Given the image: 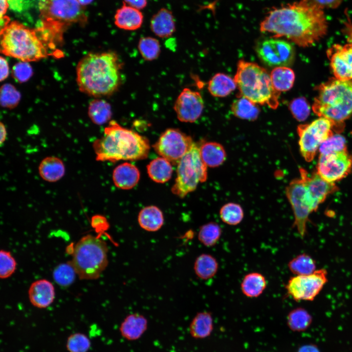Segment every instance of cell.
Segmentation results:
<instances>
[{
    "label": "cell",
    "mask_w": 352,
    "mask_h": 352,
    "mask_svg": "<svg viewBox=\"0 0 352 352\" xmlns=\"http://www.w3.org/2000/svg\"><path fill=\"white\" fill-rule=\"evenodd\" d=\"M147 320L141 314L133 313L128 315L122 322L120 331L121 335L128 340L139 338L147 328Z\"/></svg>",
    "instance_id": "23"
},
{
    "label": "cell",
    "mask_w": 352,
    "mask_h": 352,
    "mask_svg": "<svg viewBox=\"0 0 352 352\" xmlns=\"http://www.w3.org/2000/svg\"><path fill=\"white\" fill-rule=\"evenodd\" d=\"M218 269L217 259L209 254L199 255L194 264L195 273L201 280H206L213 278L217 274Z\"/></svg>",
    "instance_id": "31"
},
{
    "label": "cell",
    "mask_w": 352,
    "mask_h": 352,
    "mask_svg": "<svg viewBox=\"0 0 352 352\" xmlns=\"http://www.w3.org/2000/svg\"><path fill=\"white\" fill-rule=\"evenodd\" d=\"M91 225L96 231H103L109 228V224L106 219L100 215H95L92 217Z\"/></svg>",
    "instance_id": "48"
},
{
    "label": "cell",
    "mask_w": 352,
    "mask_h": 352,
    "mask_svg": "<svg viewBox=\"0 0 352 352\" xmlns=\"http://www.w3.org/2000/svg\"><path fill=\"white\" fill-rule=\"evenodd\" d=\"M204 102L200 93L185 88L179 94L175 103L174 109L177 119L181 122L193 123L201 116Z\"/></svg>",
    "instance_id": "16"
},
{
    "label": "cell",
    "mask_w": 352,
    "mask_h": 352,
    "mask_svg": "<svg viewBox=\"0 0 352 352\" xmlns=\"http://www.w3.org/2000/svg\"><path fill=\"white\" fill-rule=\"evenodd\" d=\"M28 293L31 304L39 308L49 307L53 302L55 296L53 284L46 279H40L33 282Z\"/></svg>",
    "instance_id": "19"
},
{
    "label": "cell",
    "mask_w": 352,
    "mask_h": 352,
    "mask_svg": "<svg viewBox=\"0 0 352 352\" xmlns=\"http://www.w3.org/2000/svg\"><path fill=\"white\" fill-rule=\"evenodd\" d=\"M15 259L9 251L0 250V278L6 279L11 276L16 269Z\"/></svg>",
    "instance_id": "44"
},
{
    "label": "cell",
    "mask_w": 352,
    "mask_h": 352,
    "mask_svg": "<svg viewBox=\"0 0 352 352\" xmlns=\"http://www.w3.org/2000/svg\"><path fill=\"white\" fill-rule=\"evenodd\" d=\"M147 170L150 177L160 183L170 180L173 172L172 164L162 157L152 160L147 165Z\"/></svg>",
    "instance_id": "30"
},
{
    "label": "cell",
    "mask_w": 352,
    "mask_h": 352,
    "mask_svg": "<svg viewBox=\"0 0 352 352\" xmlns=\"http://www.w3.org/2000/svg\"><path fill=\"white\" fill-rule=\"evenodd\" d=\"M88 114L94 124L98 125L104 124L111 118L112 112L110 105L104 100L94 99L89 103Z\"/></svg>",
    "instance_id": "35"
},
{
    "label": "cell",
    "mask_w": 352,
    "mask_h": 352,
    "mask_svg": "<svg viewBox=\"0 0 352 352\" xmlns=\"http://www.w3.org/2000/svg\"><path fill=\"white\" fill-rule=\"evenodd\" d=\"M121 66L118 55L113 51L87 54L76 67L79 90L95 97L112 94L120 85Z\"/></svg>",
    "instance_id": "2"
},
{
    "label": "cell",
    "mask_w": 352,
    "mask_h": 352,
    "mask_svg": "<svg viewBox=\"0 0 352 352\" xmlns=\"http://www.w3.org/2000/svg\"><path fill=\"white\" fill-rule=\"evenodd\" d=\"M82 6L77 0H40L41 33L53 44V39L61 37L65 27L87 21Z\"/></svg>",
    "instance_id": "7"
},
{
    "label": "cell",
    "mask_w": 352,
    "mask_h": 352,
    "mask_svg": "<svg viewBox=\"0 0 352 352\" xmlns=\"http://www.w3.org/2000/svg\"><path fill=\"white\" fill-rule=\"evenodd\" d=\"M40 176L45 181L55 182L65 175L66 168L63 161L56 156H47L40 162L39 168Z\"/></svg>",
    "instance_id": "24"
},
{
    "label": "cell",
    "mask_w": 352,
    "mask_h": 352,
    "mask_svg": "<svg viewBox=\"0 0 352 352\" xmlns=\"http://www.w3.org/2000/svg\"><path fill=\"white\" fill-rule=\"evenodd\" d=\"M334 129H336L334 124L324 117L298 126L300 150L306 161L309 162L314 158L321 143L333 134Z\"/></svg>",
    "instance_id": "10"
},
{
    "label": "cell",
    "mask_w": 352,
    "mask_h": 352,
    "mask_svg": "<svg viewBox=\"0 0 352 352\" xmlns=\"http://www.w3.org/2000/svg\"><path fill=\"white\" fill-rule=\"evenodd\" d=\"M312 106L319 117L332 122L336 129L352 115V80L334 78L320 85Z\"/></svg>",
    "instance_id": "4"
},
{
    "label": "cell",
    "mask_w": 352,
    "mask_h": 352,
    "mask_svg": "<svg viewBox=\"0 0 352 352\" xmlns=\"http://www.w3.org/2000/svg\"><path fill=\"white\" fill-rule=\"evenodd\" d=\"M90 345L89 338L85 334L76 332L68 337L66 346L69 352H87Z\"/></svg>",
    "instance_id": "42"
},
{
    "label": "cell",
    "mask_w": 352,
    "mask_h": 352,
    "mask_svg": "<svg viewBox=\"0 0 352 352\" xmlns=\"http://www.w3.org/2000/svg\"><path fill=\"white\" fill-rule=\"evenodd\" d=\"M231 109L235 116L250 121L256 120L260 111L256 104L243 96H239L232 104Z\"/></svg>",
    "instance_id": "33"
},
{
    "label": "cell",
    "mask_w": 352,
    "mask_h": 352,
    "mask_svg": "<svg viewBox=\"0 0 352 352\" xmlns=\"http://www.w3.org/2000/svg\"><path fill=\"white\" fill-rule=\"evenodd\" d=\"M319 151L320 155H327L346 151L347 150L345 138L339 134H333L321 143Z\"/></svg>",
    "instance_id": "41"
},
{
    "label": "cell",
    "mask_w": 352,
    "mask_h": 352,
    "mask_svg": "<svg viewBox=\"0 0 352 352\" xmlns=\"http://www.w3.org/2000/svg\"><path fill=\"white\" fill-rule=\"evenodd\" d=\"M324 10L307 0H300L270 10L262 21L260 31L285 37L301 47H308L327 34Z\"/></svg>",
    "instance_id": "1"
},
{
    "label": "cell",
    "mask_w": 352,
    "mask_h": 352,
    "mask_svg": "<svg viewBox=\"0 0 352 352\" xmlns=\"http://www.w3.org/2000/svg\"><path fill=\"white\" fill-rule=\"evenodd\" d=\"M37 32L17 21L9 22L0 29L1 53L25 62L46 58L47 47Z\"/></svg>",
    "instance_id": "5"
},
{
    "label": "cell",
    "mask_w": 352,
    "mask_h": 352,
    "mask_svg": "<svg viewBox=\"0 0 352 352\" xmlns=\"http://www.w3.org/2000/svg\"><path fill=\"white\" fill-rule=\"evenodd\" d=\"M201 158L207 166L217 167L225 160L226 154L223 147L216 142H207L199 146Z\"/></svg>",
    "instance_id": "25"
},
{
    "label": "cell",
    "mask_w": 352,
    "mask_h": 352,
    "mask_svg": "<svg viewBox=\"0 0 352 352\" xmlns=\"http://www.w3.org/2000/svg\"><path fill=\"white\" fill-rule=\"evenodd\" d=\"M286 194L293 211V226L301 237L304 238L309 215L316 209L309 197L304 177L301 173L300 177L291 181L286 187Z\"/></svg>",
    "instance_id": "11"
},
{
    "label": "cell",
    "mask_w": 352,
    "mask_h": 352,
    "mask_svg": "<svg viewBox=\"0 0 352 352\" xmlns=\"http://www.w3.org/2000/svg\"><path fill=\"white\" fill-rule=\"evenodd\" d=\"M289 270L295 275H308L316 270L315 260L309 254L302 253L292 258L287 264Z\"/></svg>",
    "instance_id": "36"
},
{
    "label": "cell",
    "mask_w": 352,
    "mask_h": 352,
    "mask_svg": "<svg viewBox=\"0 0 352 352\" xmlns=\"http://www.w3.org/2000/svg\"><path fill=\"white\" fill-rule=\"evenodd\" d=\"M213 328L211 313L204 311L198 313L194 317L189 326V331L193 337L203 339L210 335Z\"/></svg>",
    "instance_id": "28"
},
{
    "label": "cell",
    "mask_w": 352,
    "mask_h": 352,
    "mask_svg": "<svg viewBox=\"0 0 352 352\" xmlns=\"http://www.w3.org/2000/svg\"><path fill=\"white\" fill-rule=\"evenodd\" d=\"M108 247L98 237L87 235L75 245L70 261L81 280L98 279L108 264Z\"/></svg>",
    "instance_id": "8"
},
{
    "label": "cell",
    "mask_w": 352,
    "mask_h": 352,
    "mask_svg": "<svg viewBox=\"0 0 352 352\" xmlns=\"http://www.w3.org/2000/svg\"><path fill=\"white\" fill-rule=\"evenodd\" d=\"M12 74L15 79L19 82H25L31 76L32 69L28 62L21 61L14 66Z\"/></svg>",
    "instance_id": "46"
},
{
    "label": "cell",
    "mask_w": 352,
    "mask_h": 352,
    "mask_svg": "<svg viewBox=\"0 0 352 352\" xmlns=\"http://www.w3.org/2000/svg\"><path fill=\"white\" fill-rule=\"evenodd\" d=\"M195 144L192 138L176 129H168L153 145L156 153L172 165H177Z\"/></svg>",
    "instance_id": "13"
},
{
    "label": "cell",
    "mask_w": 352,
    "mask_h": 352,
    "mask_svg": "<svg viewBox=\"0 0 352 352\" xmlns=\"http://www.w3.org/2000/svg\"><path fill=\"white\" fill-rule=\"evenodd\" d=\"M320 7L323 9H334L338 8L342 3L343 0H307Z\"/></svg>",
    "instance_id": "47"
},
{
    "label": "cell",
    "mask_w": 352,
    "mask_h": 352,
    "mask_svg": "<svg viewBox=\"0 0 352 352\" xmlns=\"http://www.w3.org/2000/svg\"><path fill=\"white\" fill-rule=\"evenodd\" d=\"M139 178V170L135 165L129 162L118 165L112 173V179L115 185L124 190L134 187L138 182Z\"/></svg>",
    "instance_id": "21"
},
{
    "label": "cell",
    "mask_w": 352,
    "mask_h": 352,
    "mask_svg": "<svg viewBox=\"0 0 352 352\" xmlns=\"http://www.w3.org/2000/svg\"><path fill=\"white\" fill-rule=\"evenodd\" d=\"M312 322V317L308 311L303 308H297L291 310L286 318L289 329L294 332L306 330Z\"/></svg>",
    "instance_id": "34"
},
{
    "label": "cell",
    "mask_w": 352,
    "mask_h": 352,
    "mask_svg": "<svg viewBox=\"0 0 352 352\" xmlns=\"http://www.w3.org/2000/svg\"><path fill=\"white\" fill-rule=\"evenodd\" d=\"M236 87L234 79L224 73H219L209 81L208 89L213 96L223 97L230 94Z\"/></svg>",
    "instance_id": "29"
},
{
    "label": "cell",
    "mask_w": 352,
    "mask_h": 352,
    "mask_svg": "<svg viewBox=\"0 0 352 352\" xmlns=\"http://www.w3.org/2000/svg\"><path fill=\"white\" fill-rule=\"evenodd\" d=\"M152 32L161 38L170 37L176 31V24L172 12L162 8L154 14L150 21Z\"/></svg>",
    "instance_id": "22"
},
{
    "label": "cell",
    "mask_w": 352,
    "mask_h": 352,
    "mask_svg": "<svg viewBox=\"0 0 352 352\" xmlns=\"http://www.w3.org/2000/svg\"><path fill=\"white\" fill-rule=\"evenodd\" d=\"M0 90L1 105L9 108L15 107L20 99V94L15 88L10 84H5Z\"/></svg>",
    "instance_id": "45"
},
{
    "label": "cell",
    "mask_w": 352,
    "mask_h": 352,
    "mask_svg": "<svg viewBox=\"0 0 352 352\" xmlns=\"http://www.w3.org/2000/svg\"><path fill=\"white\" fill-rule=\"evenodd\" d=\"M176 175L172 192L180 198L194 191L199 182L207 180V166L201 158L199 146L195 143L177 165Z\"/></svg>",
    "instance_id": "9"
},
{
    "label": "cell",
    "mask_w": 352,
    "mask_h": 352,
    "mask_svg": "<svg viewBox=\"0 0 352 352\" xmlns=\"http://www.w3.org/2000/svg\"><path fill=\"white\" fill-rule=\"evenodd\" d=\"M76 274V272L70 262L57 265L53 270V277L58 285L66 287L74 282Z\"/></svg>",
    "instance_id": "39"
},
{
    "label": "cell",
    "mask_w": 352,
    "mask_h": 352,
    "mask_svg": "<svg viewBox=\"0 0 352 352\" xmlns=\"http://www.w3.org/2000/svg\"><path fill=\"white\" fill-rule=\"evenodd\" d=\"M289 108L293 117L299 121L305 120L310 113V106L304 97L293 99L289 103Z\"/></svg>",
    "instance_id": "43"
},
{
    "label": "cell",
    "mask_w": 352,
    "mask_h": 352,
    "mask_svg": "<svg viewBox=\"0 0 352 352\" xmlns=\"http://www.w3.org/2000/svg\"><path fill=\"white\" fill-rule=\"evenodd\" d=\"M143 22V15L140 11L123 3L116 12L114 23L122 29L135 30L139 29Z\"/></svg>",
    "instance_id": "20"
},
{
    "label": "cell",
    "mask_w": 352,
    "mask_h": 352,
    "mask_svg": "<svg viewBox=\"0 0 352 352\" xmlns=\"http://www.w3.org/2000/svg\"><path fill=\"white\" fill-rule=\"evenodd\" d=\"M8 0H0V20L4 19L8 9Z\"/></svg>",
    "instance_id": "52"
},
{
    "label": "cell",
    "mask_w": 352,
    "mask_h": 352,
    "mask_svg": "<svg viewBox=\"0 0 352 352\" xmlns=\"http://www.w3.org/2000/svg\"><path fill=\"white\" fill-rule=\"evenodd\" d=\"M137 220L140 226L149 232L158 231L164 223L162 211L157 207L153 205L143 208L139 213Z\"/></svg>",
    "instance_id": "26"
},
{
    "label": "cell",
    "mask_w": 352,
    "mask_h": 352,
    "mask_svg": "<svg viewBox=\"0 0 352 352\" xmlns=\"http://www.w3.org/2000/svg\"><path fill=\"white\" fill-rule=\"evenodd\" d=\"M352 168V156L347 151L320 155L317 173L323 179L334 183L346 176Z\"/></svg>",
    "instance_id": "15"
},
{
    "label": "cell",
    "mask_w": 352,
    "mask_h": 352,
    "mask_svg": "<svg viewBox=\"0 0 352 352\" xmlns=\"http://www.w3.org/2000/svg\"><path fill=\"white\" fill-rule=\"evenodd\" d=\"M221 229L216 222H210L202 225L198 233V240L204 246L212 247L219 242Z\"/></svg>",
    "instance_id": "37"
},
{
    "label": "cell",
    "mask_w": 352,
    "mask_h": 352,
    "mask_svg": "<svg viewBox=\"0 0 352 352\" xmlns=\"http://www.w3.org/2000/svg\"><path fill=\"white\" fill-rule=\"evenodd\" d=\"M138 48L142 57L147 61L157 59L160 52L159 41L151 37L141 38L138 42Z\"/></svg>",
    "instance_id": "40"
},
{
    "label": "cell",
    "mask_w": 352,
    "mask_h": 352,
    "mask_svg": "<svg viewBox=\"0 0 352 352\" xmlns=\"http://www.w3.org/2000/svg\"><path fill=\"white\" fill-rule=\"evenodd\" d=\"M234 80L243 96L255 104L276 109L280 92L273 87L267 70L258 64L243 60L239 61Z\"/></svg>",
    "instance_id": "6"
},
{
    "label": "cell",
    "mask_w": 352,
    "mask_h": 352,
    "mask_svg": "<svg viewBox=\"0 0 352 352\" xmlns=\"http://www.w3.org/2000/svg\"><path fill=\"white\" fill-rule=\"evenodd\" d=\"M327 55L335 78L352 80V36L344 45H333L327 51Z\"/></svg>",
    "instance_id": "17"
},
{
    "label": "cell",
    "mask_w": 352,
    "mask_h": 352,
    "mask_svg": "<svg viewBox=\"0 0 352 352\" xmlns=\"http://www.w3.org/2000/svg\"><path fill=\"white\" fill-rule=\"evenodd\" d=\"M270 76L274 88L280 92L290 89L295 78L293 70L287 66L275 67Z\"/></svg>",
    "instance_id": "32"
},
{
    "label": "cell",
    "mask_w": 352,
    "mask_h": 352,
    "mask_svg": "<svg viewBox=\"0 0 352 352\" xmlns=\"http://www.w3.org/2000/svg\"><path fill=\"white\" fill-rule=\"evenodd\" d=\"M0 145H1L2 144V143L5 141L6 138V135H7L6 128H5L4 125L2 122L0 123Z\"/></svg>",
    "instance_id": "53"
},
{
    "label": "cell",
    "mask_w": 352,
    "mask_h": 352,
    "mask_svg": "<svg viewBox=\"0 0 352 352\" xmlns=\"http://www.w3.org/2000/svg\"><path fill=\"white\" fill-rule=\"evenodd\" d=\"M0 81L5 80L9 73V67L7 60L2 56L0 57Z\"/></svg>",
    "instance_id": "49"
},
{
    "label": "cell",
    "mask_w": 352,
    "mask_h": 352,
    "mask_svg": "<svg viewBox=\"0 0 352 352\" xmlns=\"http://www.w3.org/2000/svg\"><path fill=\"white\" fill-rule=\"evenodd\" d=\"M300 172L304 177L309 197L317 209L328 196L336 190L337 187L334 183L325 180L317 173L309 177L305 170L300 169Z\"/></svg>",
    "instance_id": "18"
},
{
    "label": "cell",
    "mask_w": 352,
    "mask_h": 352,
    "mask_svg": "<svg viewBox=\"0 0 352 352\" xmlns=\"http://www.w3.org/2000/svg\"><path fill=\"white\" fill-rule=\"evenodd\" d=\"M221 220L230 225H236L243 220V210L241 206L236 203L230 202L223 205L220 210Z\"/></svg>",
    "instance_id": "38"
},
{
    "label": "cell",
    "mask_w": 352,
    "mask_h": 352,
    "mask_svg": "<svg viewBox=\"0 0 352 352\" xmlns=\"http://www.w3.org/2000/svg\"><path fill=\"white\" fill-rule=\"evenodd\" d=\"M255 50L261 61L271 67L289 66L295 59L293 46L286 41L275 38L260 42Z\"/></svg>",
    "instance_id": "14"
},
{
    "label": "cell",
    "mask_w": 352,
    "mask_h": 352,
    "mask_svg": "<svg viewBox=\"0 0 352 352\" xmlns=\"http://www.w3.org/2000/svg\"><path fill=\"white\" fill-rule=\"evenodd\" d=\"M82 5H86L90 3L93 0H77Z\"/></svg>",
    "instance_id": "54"
},
{
    "label": "cell",
    "mask_w": 352,
    "mask_h": 352,
    "mask_svg": "<svg viewBox=\"0 0 352 352\" xmlns=\"http://www.w3.org/2000/svg\"><path fill=\"white\" fill-rule=\"evenodd\" d=\"M267 286L265 277L261 273L253 272L246 274L241 284L242 293L248 298L260 296Z\"/></svg>",
    "instance_id": "27"
},
{
    "label": "cell",
    "mask_w": 352,
    "mask_h": 352,
    "mask_svg": "<svg viewBox=\"0 0 352 352\" xmlns=\"http://www.w3.org/2000/svg\"><path fill=\"white\" fill-rule=\"evenodd\" d=\"M123 3L140 10L146 6L147 0H123Z\"/></svg>",
    "instance_id": "50"
},
{
    "label": "cell",
    "mask_w": 352,
    "mask_h": 352,
    "mask_svg": "<svg viewBox=\"0 0 352 352\" xmlns=\"http://www.w3.org/2000/svg\"><path fill=\"white\" fill-rule=\"evenodd\" d=\"M326 269H316L304 275H294L287 281L286 288L287 294L295 301H312L320 293L328 282Z\"/></svg>",
    "instance_id": "12"
},
{
    "label": "cell",
    "mask_w": 352,
    "mask_h": 352,
    "mask_svg": "<svg viewBox=\"0 0 352 352\" xmlns=\"http://www.w3.org/2000/svg\"><path fill=\"white\" fill-rule=\"evenodd\" d=\"M296 352H321V351L316 345L309 343L301 346Z\"/></svg>",
    "instance_id": "51"
},
{
    "label": "cell",
    "mask_w": 352,
    "mask_h": 352,
    "mask_svg": "<svg viewBox=\"0 0 352 352\" xmlns=\"http://www.w3.org/2000/svg\"><path fill=\"white\" fill-rule=\"evenodd\" d=\"M92 146L97 161L112 162L144 159L150 150L146 137L113 120L105 128L103 136L95 140Z\"/></svg>",
    "instance_id": "3"
}]
</instances>
